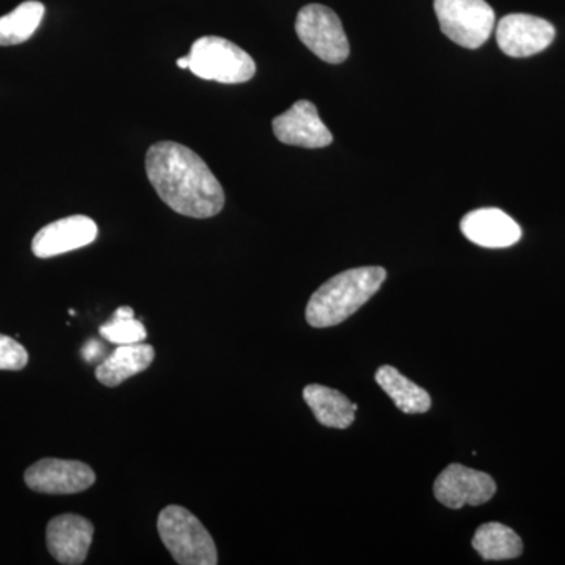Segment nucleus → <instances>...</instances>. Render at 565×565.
<instances>
[{"instance_id": "16", "label": "nucleus", "mask_w": 565, "mask_h": 565, "mask_svg": "<svg viewBox=\"0 0 565 565\" xmlns=\"http://www.w3.org/2000/svg\"><path fill=\"white\" fill-rule=\"evenodd\" d=\"M375 382L404 414H426L430 408V396L426 390L408 381L396 367L382 366L375 373Z\"/></svg>"}, {"instance_id": "17", "label": "nucleus", "mask_w": 565, "mask_h": 565, "mask_svg": "<svg viewBox=\"0 0 565 565\" xmlns=\"http://www.w3.org/2000/svg\"><path fill=\"white\" fill-rule=\"evenodd\" d=\"M473 548L486 561L515 559L523 553V542L514 530L493 522L478 527Z\"/></svg>"}, {"instance_id": "7", "label": "nucleus", "mask_w": 565, "mask_h": 565, "mask_svg": "<svg viewBox=\"0 0 565 565\" xmlns=\"http://www.w3.org/2000/svg\"><path fill=\"white\" fill-rule=\"evenodd\" d=\"M25 484L36 493L74 494L90 489L96 481L95 471L79 460L41 459L28 468Z\"/></svg>"}, {"instance_id": "14", "label": "nucleus", "mask_w": 565, "mask_h": 565, "mask_svg": "<svg viewBox=\"0 0 565 565\" xmlns=\"http://www.w3.org/2000/svg\"><path fill=\"white\" fill-rule=\"evenodd\" d=\"M152 360H154V349L150 344L118 345L110 356L98 364L96 379L103 385L115 388L134 375L147 371L151 366Z\"/></svg>"}, {"instance_id": "15", "label": "nucleus", "mask_w": 565, "mask_h": 565, "mask_svg": "<svg viewBox=\"0 0 565 565\" xmlns=\"http://www.w3.org/2000/svg\"><path fill=\"white\" fill-rule=\"evenodd\" d=\"M303 399L322 426L348 429L355 419V408L351 401L343 393L329 386L318 384L305 386Z\"/></svg>"}, {"instance_id": "10", "label": "nucleus", "mask_w": 565, "mask_h": 565, "mask_svg": "<svg viewBox=\"0 0 565 565\" xmlns=\"http://www.w3.org/2000/svg\"><path fill=\"white\" fill-rule=\"evenodd\" d=\"M273 128L275 137L289 147L326 148L332 145L333 136L313 103L297 102L291 109L274 118Z\"/></svg>"}, {"instance_id": "3", "label": "nucleus", "mask_w": 565, "mask_h": 565, "mask_svg": "<svg viewBox=\"0 0 565 565\" xmlns=\"http://www.w3.org/2000/svg\"><path fill=\"white\" fill-rule=\"evenodd\" d=\"M159 537L181 565H215L217 546L210 531L182 505H167L158 519Z\"/></svg>"}, {"instance_id": "9", "label": "nucleus", "mask_w": 565, "mask_h": 565, "mask_svg": "<svg viewBox=\"0 0 565 565\" xmlns=\"http://www.w3.org/2000/svg\"><path fill=\"white\" fill-rule=\"evenodd\" d=\"M552 22L533 14L512 13L504 17L497 28L500 50L509 57H531L545 51L555 40Z\"/></svg>"}, {"instance_id": "11", "label": "nucleus", "mask_w": 565, "mask_h": 565, "mask_svg": "<svg viewBox=\"0 0 565 565\" xmlns=\"http://www.w3.org/2000/svg\"><path fill=\"white\" fill-rule=\"evenodd\" d=\"M98 225L87 215H70L41 228L32 241L36 258L46 259L87 247L98 237Z\"/></svg>"}, {"instance_id": "8", "label": "nucleus", "mask_w": 565, "mask_h": 565, "mask_svg": "<svg viewBox=\"0 0 565 565\" xmlns=\"http://www.w3.org/2000/svg\"><path fill=\"white\" fill-rule=\"evenodd\" d=\"M497 492L492 476L452 463L446 467L435 481V498L449 509L463 505H481L492 500Z\"/></svg>"}, {"instance_id": "5", "label": "nucleus", "mask_w": 565, "mask_h": 565, "mask_svg": "<svg viewBox=\"0 0 565 565\" xmlns=\"http://www.w3.org/2000/svg\"><path fill=\"white\" fill-rule=\"evenodd\" d=\"M441 32L467 50H478L492 35L494 11L486 0H435Z\"/></svg>"}, {"instance_id": "12", "label": "nucleus", "mask_w": 565, "mask_h": 565, "mask_svg": "<svg viewBox=\"0 0 565 565\" xmlns=\"http://www.w3.org/2000/svg\"><path fill=\"white\" fill-rule=\"evenodd\" d=\"M95 526L90 520L76 514L52 519L46 527L47 548L57 563L77 565L87 559Z\"/></svg>"}, {"instance_id": "13", "label": "nucleus", "mask_w": 565, "mask_h": 565, "mask_svg": "<svg viewBox=\"0 0 565 565\" xmlns=\"http://www.w3.org/2000/svg\"><path fill=\"white\" fill-rule=\"evenodd\" d=\"M463 236L486 248H505L519 243L522 228L514 218L497 207L468 212L460 222Z\"/></svg>"}, {"instance_id": "18", "label": "nucleus", "mask_w": 565, "mask_h": 565, "mask_svg": "<svg viewBox=\"0 0 565 565\" xmlns=\"http://www.w3.org/2000/svg\"><path fill=\"white\" fill-rule=\"evenodd\" d=\"M44 11L39 0H28L0 18V46H14L31 39L43 21Z\"/></svg>"}, {"instance_id": "2", "label": "nucleus", "mask_w": 565, "mask_h": 565, "mask_svg": "<svg viewBox=\"0 0 565 565\" xmlns=\"http://www.w3.org/2000/svg\"><path fill=\"white\" fill-rule=\"evenodd\" d=\"M384 267L367 266L344 270L323 282L307 305V322L315 329L338 326L351 318L384 285Z\"/></svg>"}, {"instance_id": "20", "label": "nucleus", "mask_w": 565, "mask_h": 565, "mask_svg": "<svg viewBox=\"0 0 565 565\" xmlns=\"http://www.w3.org/2000/svg\"><path fill=\"white\" fill-rule=\"evenodd\" d=\"M28 362L29 353L24 345L0 333V371H21Z\"/></svg>"}, {"instance_id": "22", "label": "nucleus", "mask_w": 565, "mask_h": 565, "mask_svg": "<svg viewBox=\"0 0 565 565\" xmlns=\"http://www.w3.org/2000/svg\"><path fill=\"white\" fill-rule=\"evenodd\" d=\"M177 63L181 70H188L189 65H191V61H189V55H185V57L178 58Z\"/></svg>"}, {"instance_id": "4", "label": "nucleus", "mask_w": 565, "mask_h": 565, "mask_svg": "<svg viewBox=\"0 0 565 565\" xmlns=\"http://www.w3.org/2000/svg\"><path fill=\"white\" fill-rule=\"evenodd\" d=\"M189 70L204 81L244 84L255 76V61L244 50L222 36H202L192 44Z\"/></svg>"}, {"instance_id": "1", "label": "nucleus", "mask_w": 565, "mask_h": 565, "mask_svg": "<svg viewBox=\"0 0 565 565\" xmlns=\"http://www.w3.org/2000/svg\"><path fill=\"white\" fill-rule=\"evenodd\" d=\"M148 180L170 210L192 218H210L225 206V192L207 163L177 141H158L147 152Z\"/></svg>"}, {"instance_id": "19", "label": "nucleus", "mask_w": 565, "mask_h": 565, "mask_svg": "<svg viewBox=\"0 0 565 565\" xmlns=\"http://www.w3.org/2000/svg\"><path fill=\"white\" fill-rule=\"evenodd\" d=\"M99 334L111 344H137L147 340L148 333L143 323L137 321L131 307H120L110 321L99 327Z\"/></svg>"}, {"instance_id": "21", "label": "nucleus", "mask_w": 565, "mask_h": 565, "mask_svg": "<svg viewBox=\"0 0 565 565\" xmlns=\"http://www.w3.org/2000/svg\"><path fill=\"white\" fill-rule=\"evenodd\" d=\"M104 352V348L98 341L92 340L90 343L85 344L84 349H82V356H84L87 362H95L96 359L102 356Z\"/></svg>"}, {"instance_id": "6", "label": "nucleus", "mask_w": 565, "mask_h": 565, "mask_svg": "<svg viewBox=\"0 0 565 565\" xmlns=\"http://www.w3.org/2000/svg\"><path fill=\"white\" fill-rule=\"evenodd\" d=\"M296 32L300 41L321 61L338 65L348 61V36L340 18L329 7L310 3L297 14Z\"/></svg>"}]
</instances>
